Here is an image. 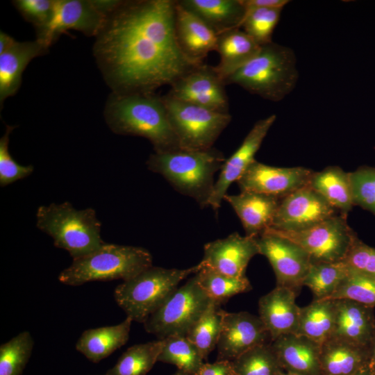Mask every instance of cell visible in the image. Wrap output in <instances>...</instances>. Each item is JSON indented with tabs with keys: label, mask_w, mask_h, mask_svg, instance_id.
I'll return each instance as SVG.
<instances>
[{
	"label": "cell",
	"mask_w": 375,
	"mask_h": 375,
	"mask_svg": "<svg viewBox=\"0 0 375 375\" xmlns=\"http://www.w3.org/2000/svg\"><path fill=\"white\" fill-rule=\"evenodd\" d=\"M176 1H122L96 36L93 54L112 92L155 93L200 65L179 47Z\"/></svg>",
	"instance_id": "cell-1"
},
{
	"label": "cell",
	"mask_w": 375,
	"mask_h": 375,
	"mask_svg": "<svg viewBox=\"0 0 375 375\" xmlns=\"http://www.w3.org/2000/svg\"><path fill=\"white\" fill-rule=\"evenodd\" d=\"M103 115L113 133L144 138L151 143L156 153L180 149L162 96L112 92Z\"/></svg>",
	"instance_id": "cell-2"
},
{
	"label": "cell",
	"mask_w": 375,
	"mask_h": 375,
	"mask_svg": "<svg viewBox=\"0 0 375 375\" xmlns=\"http://www.w3.org/2000/svg\"><path fill=\"white\" fill-rule=\"evenodd\" d=\"M226 158L214 147L203 150H176L149 156L147 168L162 175L178 192L194 199L201 208L208 206L215 182Z\"/></svg>",
	"instance_id": "cell-3"
},
{
	"label": "cell",
	"mask_w": 375,
	"mask_h": 375,
	"mask_svg": "<svg viewBox=\"0 0 375 375\" xmlns=\"http://www.w3.org/2000/svg\"><path fill=\"white\" fill-rule=\"evenodd\" d=\"M298 79L294 51L272 42L260 46L257 53L224 82L226 85L236 84L251 94L277 102L293 91Z\"/></svg>",
	"instance_id": "cell-4"
},
{
	"label": "cell",
	"mask_w": 375,
	"mask_h": 375,
	"mask_svg": "<svg viewBox=\"0 0 375 375\" xmlns=\"http://www.w3.org/2000/svg\"><path fill=\"white\" fill-rule=\"evenodd\" d=\"M36 226L51 237L55 247L67 251L73 260L92 253L105 243L95 210H77L69 201L39 206Z\"/></svg>",
	"instance_id": "cell-5"
},
{
	"label": "cell",
	"mask_w": 375,
	"mask_h": 375,
	"mask_svg": "<svg viewBox=\"0 0 375 375\" xmlns=\"http://www.w3.org/2000/svg\"><path fill=\"white\" fill-rule=\"evenodd\" d=\"M152 265L151 254L144 248L105 242L92 253L73 260L58 278L72 286L92 281H126Z\"/></svg>",
	"instance_id": "cell-6"
},
{
	"label": "cell",
	"mask_w": 375,
	"mask_h": 375,
	"mask_svg": "<svg viewBox=\"0 0 375 375\" xmlns=\"http://www.w3.org/2000/svg\"><path fill=\"white\" fill-rule=\"evenodd\" d=\"M202 267L183 269L151 266L135 276L123 281L114 291L117 305L133 321L144 323L178 288V285Z\"/></svg>",
	"instance_id": "cell-7"
},
{
	"label": "cell",
	"mask_w": 375,
	"mask_h": 375,
	"mask_svg": "<svg viewBox=\"0 0 375 375\" xmlns=\"http://www.w3.org/2000/svg\"><path fill=\"white\" fill-rule=\"evenodd\" d=\"M212 301L195 274L147 318L143 323L144 329L160 340L185 336Z\"/></svg>",
	"instance_id": "cell-8"
},
{
	"label": "cell",
	"mask_w": 375,
	"mask_h": 375,
	"mask_svg": "<svg viewBox=\"0 0 375 375\" xmlns=\"http://www.w3.org/2000/svg\"><path fill=\"white\" fill-rule=\"evenodd\" d=\"M169 122L181 149L203 150L213 144L231 121L229 112H220L162 96Z\"/></svg>",
	"instance_id": "cell-9"
},
{
	"label": "cell",
	"mask_w": 375,
	"mask_h": 375,
	"mask_svg": "<svg viewBox=\"0 0 375 375\" xmlns=\"http://www.w3.org/2000/svg\"><path fill=\"white\" fill-rule=\"evenodd\" d=\"M347 217L338 213L301 231H275L303 248L309 255L311 263L342 262L358 237L348 224Z\"/></svg>",
	"instance_id": "cell-10"
},
{
	"label": "cell",
	"mask_w": 375,
	"mask_h": 375,
	"mask_svg": "<svg viewBox=\"0 0 375 375\" xmlns=\"http://www.w3.org/2000/svg\"><path fill=\"white\" fill-rule=\"evenodd\" d=\"M256 240L260 254L267 258L273 268L276 286L286 287L299 293L311 265L307 252L271 228Z\"/></svg>",
	"instance_id": "cell-11"
},
{
	"label": "cell",
	"mask_w": 375,
	"mask_h": 375,
	"mask_svg": "<svg viewBox=\"0 0 375 375\" xmlns=\"http://www.w3.org/2000/svg\"><path fill=\"white\" fill-rule=\"evenodd\" d=\"M108 16L98 8L95 0H55L52 17L37 33L36 40L49 49L69 30L96 37Z\"/></svg>",
	"instance_id": "cell-12"
},
{
	"label": "cell",
	"mask_w": 375,
	"mask_h": 375,
	"mask_svg": "<svg viewBox=\"0 0 375 375\" xmlns=\"http://www.w3.org/2000/svg\"><path fill=\"white\" fill-rule=\"evenodd\" d=\"M338 213L306 185L281 199L270 228L283 233L299 232Z\"/></svg>",
	"instance_id": "cell-13"
},
{
	"label": "cell",
	"mask_w": 375,
	"mask_h": 375,
	"mask_svg": "<svg viewBox=\"0 0 375 375\" xmlns=\"http://www.w3.org/2000/svg\"><path fill=\"white\" fill-rule=\"evenodd\" d=\"M226 85L215 67L203 63L174 82L167 94L211 110L228 112Z\"/></svg>",
	"instance_id": "cell-14"
},
{
	"label": "cell",
	"mask_w": 375,
	"mask_h": 375,
	"mask_svg": "<svg viewBox=\"0 0 375 375\" xmlns=\"http://www.w3.org/2000/svg\"><path fill=\"white\" fill-rule=\"evenodd\" d=\"M313 172L303 167L269 166L255 160L237 183L241 192L282 199L308 185Z\"/></svg>",
	"instance_id": "cell-15"
},
{
	"label": "cell",
	"mask_w": 375,
	"mask_h": 375,
	"mask_svg": "<svg viewBox=\"0 0 375 375\" xmlns=\"http://www.w3.org/2000/svg\"><path fill=\"white\" fill-rule=\"evenodd\" d=\"M270 335L259 316L226 312L217 345V360L233 361L249 349L267 344Z\"/></svg>",
	"instance_id": "cell-16"
},
{
	"label": "cell",
	"mask_w": 375,
	"mask_h": 375,
	"mask_svg": "<svg viewBox=\"0 0 375 375\" xmlns=\"http://www.w3.org/2000/svg\"><path fill=\"white\" fill-rule=\"evenodd\" d=\"M276 118L272 115L257 121L238 149L226 159L208 202V206L215 211L220 208L229 186L237 182L255 160V155Z\"/></svg>",
	"instance_id": "cell-17"
},
{
	"label": "cell",
	"mask_w": 375,
	"mask_h": 375,
	"mask_svg": "<svg viewBox=\"0 0 375 375\" xmlns=\"http://www.w3.org/2000/svg\"><path fill=\"white\" fill-rule=\"evenodd\" d=\"M260 254L256 238L233 233L225 238L206 243L201 263L233 277H244L251 259Z\"/></svg>",
	"instance_id": "cell-18"
},
{
	"label": "cell",
	"mask_w": 375,
	"mask_h": 375,
	"mask_svg": "<svg viewBox=\"0 0 375 375\" xmlns=\"http://www.w3.org/2000/svg\"><path fill=\"white\" fill-rule=\"evenodd\" d=\"M297 292L276 286L258 301L259 317L269 333L271 342L281 335L296 333L301 308L295 301Z\"/></svg>",
	"instance_id": "cell-19"
},
{
	"label": "cell",
	"mask_w": 375,
	"mask_h": 375,
	"mask_svg": "<svg viewBox=\"0 0 375 375\" xmlns=\"http://www.w3.org/2000/svg\"><path fill=\"white\" fill-rule=\"evenodd\" d=\"M281 368L299 375H322L320 346L297 333L279 336L270 342Z\"/></svg>",
	"instance_id": "cell-20"
},
{
	"label": "cell",
	"mask_w": 375,
	"mask_h": 375,
	"mask_svg": "<svg viewBox=\"0 0 375 375\" xmlns=\"http://www.w3.org/2000/svg\"><path fill=\"white\" fill-rule=\"evenodd\" d=\"M175 35L179 47L190 60L203 63L215 51L217 35L198 16L176 1Z\"/></svg>",
	"instance_id": "cell-21"
},
{
	"label": "cell",
	"mask_w": 375,
	"mask_h": 375,
	"mask_svg": "<svg viewBox=\"0 0 375 375\" xmlns=\"http://www.w3.org/2000/svg\"><path fill=\"white\" fill-rule=\"evenodd\" d=\"M224 200L240 218L245 235L257 238L271 228L281 199L253 192L226 194Z\"/></svg>",
	"instance_id": "cell-22"
},
{
	"label": "cell",
	"mask_w": 375,
	"mask_h": 375,
	"mask_svg": "<svg viewBox=\"0 0 375 375\" xmlns=\"http://www.w3.org/2000/svg\"><path fill=\"white\" fill-rule=\"evenodd\" d=\"M336 316L331 337L369 346L375 336L374 307L349 299H335Z\"/></svg>",
	"instance_id": "cell-23"
},
{
	"label": "cell",
	"mask_w": 375,
	"mask_h": 375,
	"mask_svg": "<svg viewBox=\"0 0 375 375\" xmlns=\"http://www.w3.org/2000/svg\"><path fill=\"white\" fill-rule=\"evenodd\" d=\"M369 346L331 337L320 346L322 375H356L368 366Z\"/></svg>",
	"instance_id": "cell-24"
},
{
	"label": "cell",
	"mask_w": 375,
	"mask_h": 375,
	"mask_svg": "<svg viewBox=\"0 0 375 375\" xmlns=\"http://www.w3.org/2000/svg\"><path fill=\"white\" fill-rule=\"evenodd\" d=\"M48 49L38 40L18 42L0 54V103L15 94L20 88L22 76L28 63L47 53Z\"/></svg>",
	"instance_id": "cell-25"
},
{
	"label": "cell",
	"mask_w": 375,
	"mask_h": 375,
	"mask_svg": "<svg viewBox=\"0 0 375 375\" xmlns=\"http://www.w3.org/2000/svg\"><path fill=\"white\" fill-rule=\"evenodd\" d=\"M198 16L217 35L241 28L247 14L243 0H177Z\"/></svg>",
	"instance_id": "cell-26"
},
{
	"label": "cell",
	"mask_w": 375,
	"mask_h": 375,
	"mask_svg": "<svg viewBox=\"0 0 375 375\" xmlns=\"http://www.w3.org/2000/svg\"><path fill=\"white\" fill-rule=\"evenodd\" d=\"M132 322L127 317L117 325L88 329L78 340L76 349L90 361L99 362L127 342Z\"/></svg>",
	"instance_id": "cell-27"
},
{
	"label": "cell",
	"mask_w": 375,
	"mask_h": 375,
	"mask_svg": "<svg viewBox=\"0 0 375 375\" xmlns=\"http://www.w3.org/2000/svg\"><path fill=\"white\" fill-rule=\"evenodd\" d=\"M308 186L340 214L347 216L354 206L350 172L338 166H328L322 171L313 172Z\"/></svg>",
	"instance_id": "cell-28"
},
{
	"label": "cell",
	"mask_w": 375,
	"mask_h": 375,
	"mask_svg": "<svg viewBox=\"0 0 375 375\" xmlns=\"http://www.w3.org/2000/svg\"><path fill=\"white\" fill-rule=\"evenodd\" d=\"M260 48L241 28L222 33L217 35L215 51L219 55V62L215 69L225 81L251 60Z\"/></svg>",
	"instance_id": "cell-29"
},
{
	"label": "cell",
	"mask_w": 375,
	"mask_h": 375,
	"mask_svg": "<svg viewBox=\"0 0 375 375\" xmlns=\"http://www.w3.org/2000/svg\"><path fill=\"white\" fill-rule=\"evenodd\" d=\"M335 316V299L313 300L301 308L296 333L322 344L333 334Z\"/></svg>",
	"instance_id": "cell-30"
},
{
	"label": "cell",
	"mask_w": 375,
	"mask_h": 375,
	"mask_svg": "<svg viewBox=\"0 0 375 375\" xmlns=\"http://www.w3.org/2000/svg\"><path fill=\"white\" fill-rule=\"evenodd\" d=\"M165 340L137 344L128 348L116 364L106 373L108 375H146L158 361Z\"/></svg>",
	"instance_id": "cell-31"
},
{
	"label": "cell",
	"mask_w": 375,
	"mask_h": 375,
	"mask_svg": "<svg viewBox=\"0 0 375 375\" xmlns=\"http://www.w3.org/2000/svg\"><path fill=\"white\" fill-rule=\"evenodd\" d=\"M221 306L212 301L185 335L197 347L204 360L217 348L226 312Z\"/></svg>",
	"instance_id": "cell-32"
},
{
	"label": "cell",
	"mask_w": 375,
	"mask_h": 375,
	"mask_svg": "<svg viewBox=\"0 0 375 375\" xmlns=\"http://www.w3.org/2000/svg\"><path fill=\"white\" fill-rule=\"evenodd\" d=\"M349 266L344 262L311 263L303 286L308 287L314 300L328 299L346 277Z\"/></svg>",
	"instance_id": "cell-33"
},
{
	"label": "cell",
	"mask_w": 375,
	"mask_h": 375,
	"mask_svg": "<svg viewBox=\"0 0 375 375\" xmlns=\"http://www.w3.org/2000/svg\"><path fill=\"white\" fill-rule=\"evenodd\" d=\"M196 274L201 288L212 301L221 305L231 297L252 289L246 276H228L203 265Z\"/></svg>",
	"instance_id": "cell-34"
},
{
	"label": "cell",
	"mask_w": 375,
	"mask_h": 375,
	"mask_svg": "<svg viewBox=\"0 0 375 375\" xmlns=\"http://www.w3.org/2000/svg\"><path fill=\"white\" fill-rule=\"evenodd\" d=\"M165 340L158 361L172 364L190 375L204 363L197 347L185 335H172Z\"/></svg>",
	"instance_id": "cell-35"
},
{
	"label": "cell",
	"mask_w": 375,
	"mask_h": 375,
	"mask_svg": "<svg viewBox=\"0 0 375 375\" xmlns=\"http://www.w3.org/2000/svg\"><path fill=\"white\" fill-rule=\"evenodd\" d=\"M233 363L236 375H277L283 370L270 343L249 349Z\"/></svg>",
	"instance_id": "cell-36"
},
{
	"label": "cell",
	"mask_w": 375,
	"mask_h": 375,
	"mask_svg": "<svg viewBox=\"0 0 375 375\" xmlns=\"http://www.w3.org/2000/svg\"><path fill=\"white\" fill-rule=\"evenodd\" d=\"M34 342L23 331L0 346V375H21L33 350Z\"/></svg>",
	"instance_id": "cell-37"
},
{
	"label": "cell",
	"mask_w": 375,
	"mask_h": 375,
	"mask_svg": "<svg viewBox=\"0 0 375 375\" xmlns=\"http://www.w3.org/2000/svg\"><path fill=\"white\" fill-rule=\"evenodd\" d=\"M328 299H349L374 308L375 278L349 266L346 277Z\"/></svg>",
	"instance_id": "cell-38"
},
{
	"label": "cell",
	"mask_w": 375,
	"mask_h": 375,
	"mask_svg": "<svg viewBox=\"0 0 375 375\" xmlns=\"http://www.w3.org/2000/svg\"><path fill=\"white\" fill-rule=\"evenodd\" d=\"M283 8H247L241 28L260 46L270 43Z\"/></svg>",
	"instance_id": "cell-39"
},
{
	"label": "cell",
	"mask_w": 375,
	"mask_h": 375,
	"mask_svg": "<svg viewBox=\"0 0 375 375\" xmlns=\"http://www.w3.org/2000/svg\"><path fill=\"white\" fill-rule=\"evenodd\" d=\"M354 206L375 215V167L362 166L350 172Z\"/></svg>",
	"instance_id": "cell-40"
},
{
	"label": "cell",
	"mask_w": 375,
	"mask_h": 375,
	"mask_svg": "<svg viewBox=\"0 0 375 375\" xmlns=\"http://www.w3.org/2000/svg\"><path fill=\"white\" fill-rule=\"evenodd\" d=\"M15 126L7 125L0 139V185L5 187L30 176L34 171L32 165H22L11 156L9 151L10 134Z\"/></svg>",
	"instance_id": "cell-41"
},
{
	"label": "cell",
	"mask_w": 375,
	"mask_h": 375,
	"mask_svg": "<svg viewBox=\"0 0 375 375\" xmlns=\"http://www.w3.org/2000/svg\"><path fill=\"white\" fill-rule=\"evenodd\" d=\"M55 0H15L12 3L25 20L41 32L49 23L53 12Z\"/></svg>",
	"instance_id": "cell-42"
},
{
	"label": "cell",
	"mask_w": 375,
	"mask_h": 375,
	"mask_svg": "<svg viewBox=\"0 0 375 375\" xmlns=\"http://www.w3.org/2000/svg\"><path fill=\"white\" fill-rule=\"evenodd\" d=\"M344 261L350 267L375 278V248L358 237Z\"/></svg>",
	"instance_id": "cell-43"
},
{
	"label": "cell",
	"mask_w": 375,
	"mask_h": 375,
	"mask_svg": "<svg viewBox=\"0 0 375 375\" xmlns=\"http://www.w3.org/2000/svg\"><path fill=\"white\" fill-rule=\"evenodd\" d=\"M193 375H236L233 361L217 360L213 363H203Z\"/></svg>",
	"instance_id": "cell-44"
},
{
	"label": "cell",
	"mask_w": 375,
	"mask_h": 375,
	"mask_svg": "<svg viewBox=\"0 0 375 375\" xmlns=\"http://www.w3.org/2000/svg\"><path fill=\"white\" fill-rule=\"evenodd\" d=\"M290 1L288 0H243L247 9L254 8H283Z\"/></svg>",
	"instance_id": "cell-45"
},
{
	"label": "cell",
	"mask_w": 375,
	"mask_h": 375,
	"mask_svg": "<svg viewBox=\"0 0 375 375\" xmlns=\"http://www.w3.org/2000/svg\"><path fill=\"white\" fill-rule=\"evenodd\" d=\"M15 42L16 40L12 37L1 31L0 32V54L10 49Z\"/></svg>",
	"instance_id": "cell-46"
},
{
	"label": "cell",
	"mask_w": 375,
	"mask_h": 375,
	"mask_svg": "<svg viewBox=\"0 0 375 375\" xmlns=\"http://www.w3.org/2000/svg\"><path fill=\"white\" fill-rule=\"evenodd\" d=\"M368 367L372 373L375 375V336L374 337L369 345V357L368 361Z\"/></svg>",
	"instance_id": "cell-47"
},
{
	"label": "cell",
	"mask_w": 375,
	"mask_h": 375,
	"mask_svg": "<svg viewBox=\"0 0 375 375\" xmlns=\"http://www.w3.org/2000/svg\"><path fill=\"white\" fill-rule=\"evenodd\" d=\"M356 375H374V374L372 373V372L370 371L369 368L367 366V367L361 370L360 372H358Z\"/></svg>",
	"instance_id": "cell-48"
},
{
	"label": "cell",
	"mask_w": 375,
	"mask_h": 375,
	"mask_svg": "<svg viewBox=\"0 0 375 375\" xmlns=\"http://www.w3.org/2000/svg\"><path fill=\"white\" fill-rule=\"evenodd\" d=\"M277 375H299V374L294 373V372H291L282 370Z\"/></svg>",
	"instance_id": "cell-49"
},
{
	"label": "cell",
	"mask_w": 375,
	"mask_h": 375,
	"mask_svg": "<svg viewBox=\"0 0 375 375\" xmlns=\"http://www.w3.org/2000/svg\"><path fill=\"white\" fill-rule=\"evenodd\" d=\"M172 375H190V374H188L187 373H185L182 371H180L178 369L177 372H176L174 374H173Z\"/></svg>",
	"instance_id": "cell-50"
},
{
	"label": "cell",
	"mask_w": 375,
	"mask_h": 375,
	"mask_svg": "<svg viewBox=\"0 0 375 375\" xmlns=\"http://www.w3.org/2000/svg\"><path fill=\"white\" fill-rule=\"evenodd\" d=\"M104 375H108V374H105Z\"/></svg>",
	"instance_id": "cell-51"
}]
</instances>
